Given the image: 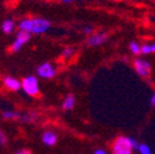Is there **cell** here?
Returning a JSON list of instances; mask_svg holds the SVG:
<instances>
[{"label": "cell", "instance_id": "1", "mask_svg": "<svg viewBox=\"0 0 155 154\" xmlns=\"http://www.w3.org/2000/svg\"><path fill=\"white\" fill-rule=\"evenodd\" d=\"M51 27V24L46 18H41V17H36V18H22V20L18 22V28L24 30L36 35H41L48 31V28Z\"/></svg>", "mask_w": 155, "mask_h": 154}, {"label": "cell", "instance_id": "2", "mask_svg": "<svg viewBox=\"0 0 155 154\" xmlns=\"http://www.w3.org/2000/svg\"><path fill=\"white\" fill-rule=\"evenodd\" d=\"M139 143L129 137H118L112 144V154H132L133 149H137Z\"/></svg>", "mask_w": 155, "mask_h": 154}, {"label": "cell", "instance_id": "3", "mask_svg": "<svg viewBox=\"0 0 155 154\" xmlns=\"http://www.w3.org/2000/svg\"><path fill=\"white\" fill-rule=\"evenodd\" d=\"M21 89L30 96H37L40 94V84L38 79L33 75H28L21 82Z\"/></svg>", "mask_w": 155, "mask_h": 154}, {"label": "cell", "instance_id": "4", "mask_svg": "<svg viewBox=\"0 0 155 154\" xmlns=\"http://www.w3.org/2000/svg\"><path fill=\"white\" fill-rule=\"evenodd\" d=\"M31 38V33L27 32V31H24V30H20L16 35V40L15 42L11 45V51L12 52H18L24 45H26Z\"/></svg>", "mask_w": 155, "mask_h": 154}, {"label": "cell", "instance_id": "5", "mask_svg": "<svg viewBox=\"0 0 155 154\" xmlns=\"http://www.w3.org/2000/svg\"><path fill=\"white\" fill-rule=\"evenodd\" d=\"M37 74L43 79H51L55 76V69L51 63H42L37 68Z\"/></svg>", "mask_w": 155, "mask_h": 154}, {"label": "cell", "instance_id": "6", "mask_svg": "<svg viewBox=\"0 0 155 154\" xmlns=\"http://www.w3.org/2000/svg\"><path fill=\"white\" fill-rule=\"evenodd\" d=\"M134 68H135V70H137V73L140 76H143V78H145V76H149L150 69H151L150 63L147 62V61H144V59H135Z\"/></svg>", "mask_w": 155, "mask_h": 154}, {"label": "cell", "instance_id": "7", "mask_svg": "<svg viewBox=\"0 0 155 154\" xmlns=\"http://www.w3.org/2000/svg\"><path fill=\"white\" fill-rule=\"evenodd\" d=\"M106 41H107V35L100 32V33H96V35L90 36L89 40H87V45L89 46H92V47L94 46H100V45H102Z\"/></svg>", "mask_w": 155, "mask_h": 154}, {"label": "cell", "instance_id": "8", "mask_svg": "<svg viewBox=\"0 0 155 154\" xmlns=\"http://www.w3.org/2000/svg\"><path fill=\"white\" fill-rule=\"evenodd\" d=\"M4 85L11 91H17V90L21 89V83L17 79H15L14 76H5L4 78Z\"/></svg>", "mask_w": 155, "mask_h": 154}, {"label": "cell", "instance_id": "9", "mask_svg": "<svg viewBox=\"0 0 155 154\" xmlns=\"http://www.w3.org/2000/svg\"><path fill=\"white\" fill-rule=\"evenodd\" d=\"M57 139H58V137H57V134H55L53 131H46V132L42 134V142H43L46 146H48V147L54 146V144L57 143Z\"/></svg>", "mask_w": 155, "mask_h": 154}, {"label": "cell", "instance_id": "10", "mask_svg": "<svg viewBox=\"0 0 155 154\" xmlns=\"http://www.w3.org/2000/svg\"><path fill=\"white\" fill-rule=\"evenodd\" d=\"M15 27H16V25H15L14 20H11V18H6V20L3 22V25H2V30H3L4 33H11V32H14Z\"/></svg>", "mask_w": 155, "mask_h": 154}, {"label": "cell", "instance_id": "11", "mask_svg": "<svg viewBox=\"0 0 155 154\" xmlns=\"http://www.w3.org/2000/svg\"><path fill=\"white\" fill-rule=\"evenodd\" d=\"M75 106V98H74V95H68L67 98L64 99V101H63V104H62V109L63 110H71L73 107Z\"/></svg>", "mask_w": 155, "mask_h": 154}, {"label": "cell", "instance_id": "12", "mask_svg": "<svg viewBox=\"0 0 155 154\" xmlns=\"http://www.w3.org/2000/svg\"><path fill=\"white\" fill-rule=\"evenodd\" d=\"M2 116H3L4 120H17V119H20L21 115L15 112V111H10L9 110V111H4Z\"/></svg>", "mask_w": 155, "mask_h": 154}, {"label": "cell", "instance_id": "13", "mask_svg": "<svg viewBox=\"0 0 155 154\" xmlns=\"http://www.w3.org/2000/svg\"><path fill=\"white\" fill-rule=\"evenodd\" d=\"M20 120L22 122H32V121L37 120V115L35 112H30L27 115H24V116H20Z\"/></svg>", "mask_w": 155, "mask_h": 154}, {"label": "cell", "instance_id": "14", "mask_svg": "<svg viewBox=\"0 0 155 154\" xmlns=\"http://www.w3.org/2000/svg\"><path fill=\"white\" fill-rule=\"evenodd\" d=\"M137 149H138L139 154H151V149H150V147H149L148 144H145V143L139 144Z\"/></svg>", "mask_w": 155, "mask_h": 154}, {"label": "cell", "instance_id": "15", "mask_svg": "<svg viewBox=\"0 0 155 154\" xmlns=\"http://www.w3.org/2000/svg\"><path fill=\"white\" fill-rule=\"evenodd\" d=\"M74 52H75V49H74L73 47H67V48L63 49V52H62V57H63L64 59H68V58H70V57L74 54Z\"/></svg>", "mask_w": 155, "mask_h": 154}, {"label": "cell", "instance_id": "16", "mask_svg": "<svg viewBox=\"0 0 155 154\" xmlns=\"http://www.w3.org/2000/svg\"><path fill=\"white\" fill-rule=\"evenodd\" d=\"M153 52H155V45H144L140 49V53L143 54H149Z\"/></svg>", "mask_w": 155, "mask_h": 154}, {"label": "cell", "instance_id": "17", "mask_svg": "<svg viewBox=\"0 0 155 154\" xmlns=\"http://www.w3.org/2000/svg\"><path fill=\"white\" fill-rule=\"evenodd\" d=\"M129 48H130V51H132L133 54H138V53H140V49H142V47H140L137 42H130Z\"/></svg>", "mask_w": 155, "mask_h": 154}, {"label": "cell", "instance_id": "18", "mask_svg": "<svg viewBox=\"0 0 155 154\" xmlns=\"http://www.w3.org/2000/svg\"><path fill=\"white\" fill-rule=\"evenodd\" d=\"M6 143H8V137H6V134H5L3 131H0V146L4 147V146H6Z\"/></svg>", "mask_w": 155, "mask_h": 154}, {"label": "cell", "instance_id": "19", "mask_svg": "<svg viewBox=\"0 0 155 154\" xmlns=\"http://www.w3.org/2000/svg\"><path fill=\"white\" fill-rule=\"evenodd\" d=\"M14 154H31V152L27 150V149H20V150H17L16 153H14Z\"/></svg>", "mask_w": 155, "mask_h": 154}, {"label": "cell", "instance_id": "20", "mask_svg": "<svg viewBox=\"0 0 155 154\" xmlns=\"http://www.w3.org/2000/svg\"><path fill=\"white\" fill-rule=\"evenodd\" d=\"M94 154H108V153L106 150H104V149H96Z\"/></svg>", "mask_w": 155, "mask_h": 154}, {"label": "cell", "instance_id": "21", "mask_svg": "<svg viewBox=\"0 0 155 154\" xmlns=\"http://www.w3.org/2000/svg\"><path fill=\"white\" fill-rule=\"evenodd\" d=\"M150 104H151V105H155V92L153 94V96H151V99H150Z\"/></svg>", "mask_w": 155, "mask_h": 154}, {"label": "cell", "instance_id": "22", "mask_svg": "<svg viewBox=\"0 0 155 154\" xmlns=\"http://www.w3.org/2000/svg\"><path fill=\"white\" fill-rule=\"evenodd\" d=\"M84 31H85L86 33H90V32H91V28H90V27H86V28H85Z\"/></svg>", "mask_w": 155, "mask_h": 154}, {"label": "cell", "instance_id": "23", "mask_svg": "<svg viewBox=\"0 0 155 154\" xmlns=\"http://www.w3.org/2000/svg\"><path fill=\"white\" fill-rule=\"evenodd\" d=\"M62 2H63V3H71L73 0H62Z\"/></svg>", "mask_w": 155, "mask_h": 154}]
</instances>
